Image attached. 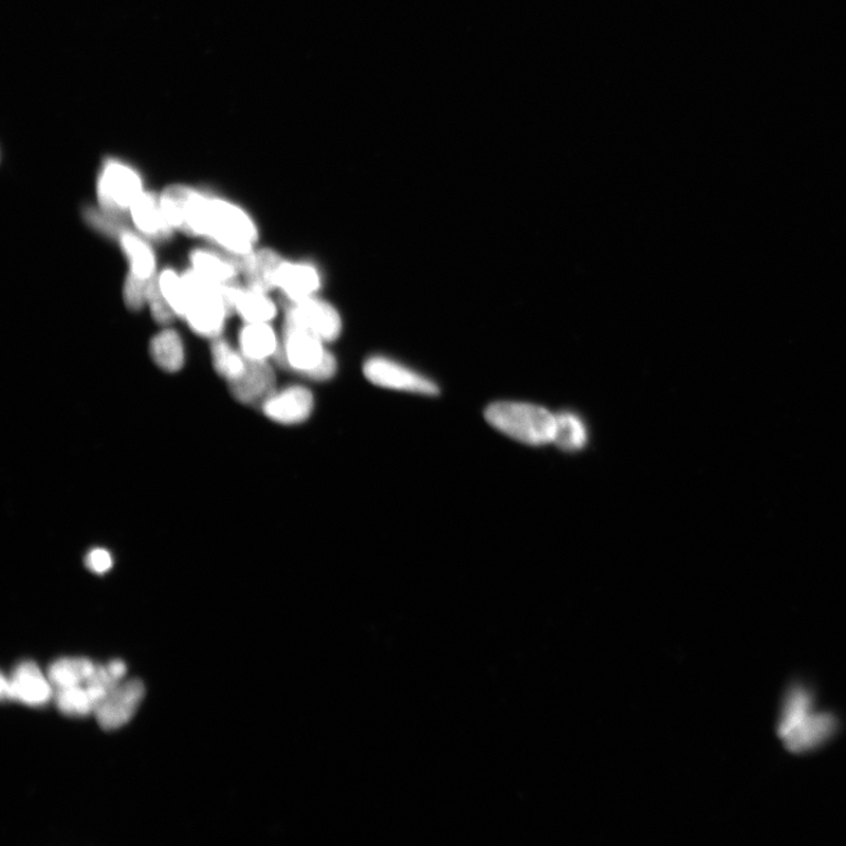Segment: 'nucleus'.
<instances>
[{
    "instance_id": "1",
    "label": "nucleus",
    "mask_w": 846,
    "mask_h": 846,
    "mask_svg": "<svg viewBox=\"0 0 846 846\" xmlns=\"http://www.w3.org/2000/svg\"><path fill=\"white\" fill-rule=\"evenodd\" d=\"M837 725L834 715L815 710L814 698L807 689L796 686L785 696L779 736L790 752L805 753L829 741Z\"/></svg>"
},
{
    "instance_id": "2",
    "label": "nucleus",
    "mask_w": 846,
    "mask_h": 846,
    "mask_svg": "<svg viewBox=\"0 0 846 846\" xmlns=\"http://www.w3.org/2000/svg\"><path fill=\"white\" fill-rule=\"evenodd\" d=\"M489 425L519 443L543 446L554 443L557 414L537 404L500 401L491 403L485 412Z\"/></svg>"
},
{
    "instance_id": "3",
    "label": "nucleus",
    "mask_w": 846,
    "mask_h": 846,
    "mask_svg": "<svg viewBox=\"0 0 846 846\" xmlns=\"http://www.w3.org/2000/svg\"><path fill=\"white\" fill-rule=\"evenodd\" d=\"M201 236L211 239L225 253L245 256L254 251L260 233L243 209L230 201L208 197L201 220Z\"/></svg>"
},
{
    "instance_id": "4",
    "label": "nucleus",
    "mask_w": 846,
    "mask_h": 846,
    "mask_svg": "<svg viewBox=\"0 0 846 846\" xmlns=\"http://www.w3.org/2000/svg\"><path fill=\"white\" fill-rule=\"evenodd\" d=\"M326 342L307 330L284 325L281 347L275 360L289 371L311 381L325 382L338 372L335 355Z\"/></svg>"
},
{
    "instance_id": "5",
    "label": "nucleus",
    "mask_w": 846,
    "mask_h": 846,
    "mask_svg": "<svg viewBox=\"0 0 846 846\" xmlns=\"http://www.w3.org/2000/svg\"><path fill=\"white\" fill-rule=\"evenodd\" d=\"M187 293L186 319L193 332L202 338L216 339L222 335L231 307L225 286H219L191 269L182 274Z\"/></svg>"
},
{
    "instance_id": "6",
    "label": "nucleus",
    "mask_w": 846,
    "mask_h": 846,
    "mask_svg": "<svg viewBox=\"0 0 846 846\" xmlns=\"http://www.w3.org/2000/svg\"><path fill=\"white\" fill-rule=\"evenodd\" d=\"M142 192L141 178L133 168L118 160L104 163L97 186L102 211L113 216L130 211Z\"/></svg>"
},
{
    "instance_id": "7",
    "label": "nucleus",
    "mask_w": 846,
    "mask_h": 846,
    "mask_svg": "<svg viewBox=\"0 0 846 846\" xmlns=\"http://www.w3.org/2000/svg\"><path fill=\"white\" fill-rule=\"evenodd\" d=\"M362 371L368 381L381 389L425 396L440 394L438 385L433 380L388 357L368 358Z\"/></svg>"
},
{
    "instance_id": "8",
    "label": "nucleus",
    "mask_w": 846,
    "mask_h": 846,
    "mask_svg": "<svg viewBox=\"0 0 846 846\" xmlns=\"http://www.w3.org/2000/svg\"><path fill=\"white\" fill-rule=\"evenodd\" d=\"M284 325L307 330L326 343L338 340L343 329L339 310L317 296L300 302H286Z\"/></svg>"
},
{
    "instance_id": "9",
    "label": "nucleus",
    "mask_w": 846,
    "mask_h": 846,
    "mask_svg": "<svg viewBox=\"0 0 846 846\" xmlns=\"http://www.w3.org/2000/svg\"><path fill=\"white\" fill-rule=\"evenodd\" d=\"M207 200L208 195L182 186L170 187L160 195L161 208L170 226L192 236H200Z\"/></svg>"
},
{
    "instance_id": "10",
    "label": "nucleus",
    "mask_w": 846,
    "mask_h": 846,
    "mask_svg": "<svg viewBox=\"0 0 846 846\" xmlns=\"http://www.w3.org/2000/svg\"><path fill=\"white\" fill-rule=\"evenodd\" d=\"M0 695L3 700L43 707L54 697V688L41 668L28 660L14 669L12 677L2 676Z\"/></svg>"
},
{
    "instance_id": "11",
    "label": "nucleus",
    "mask_w": 846,
    "mask_h": 846,
    "mask_svg": "<svg viewBox=\"0 0 846 846\" xmlns=\"http://www.w3.org/2000/svg\"><path fill=\"white\" fill-rule=\"evenodd\" d=\"M145 697L140 679L120 684L95 712L98 725L106 731L117 730L134 719Z\"/></svg>"
},
{
    "instance_id": "12",
    "label": "nucleus",
    "mask_w": 846,
    "mask_h": 846,
    "mask_svg": "<svg viewBox=\"0 0 846 846\" xmlns=\"http://www.w3.org/2000/svg\"><path fill=\"white\" fill-rule=\"evenodd\" d=\"M264 414L281 425H299L315 410V395L302 384H292L275 391L263 404Z\"/></svg>"
},
{
    "instance_id": "13",
    "label": "nucleus",
    "mask_w": 846,
    "mask_h": 846,
    "mask_svg": "<svg viewBox=\"0 0 846 846\" xmlns=\"http://www.w3.org/2000/svg\"><path fill=\"white\" fill-rule=\"evenodd\" d=\"M277 377L268 360H248L246 371L241 378L229 382L233 398L248 406L262 404L277 390Z\"/></svg>"
},
{
    "instance_id": "14",
    "label": "nucleus",
    "mask_w": 846,
    "mask_h": 846,
    "mask_svg": "<svg viewBox=\"0 0 846 846\" xmlns=\"http://www.w3.org/2000/svg\"><path fill=\"white\" fill-rule=\"evenodd\" d=\"M321 285V273L310 263L285 261L277 275V289L290 303L316 297Z\"/></svg>"
},
{
    "instance_id": "15",
    "label": "nucleus",
    "mask_w": 846,
    "mask_h": 846,
    "mask_svg": "<svg viewBox=\"0 0 846 846\" xmlns=\"http://www.w3.org/2000/svg\"><path fill=\"white\" fill-rule=\"evenodd\" d=\"M269 293L236 284L225 286L226 300L245 322H271L278 315V307Z\"/></svg>"
},
{
    "instance_id": "16",
    "label": "nucleus",
    "mask_w": 846,
    "mask_h": 846,
    "mask_svg": "<svg viewBox=\"0 0 846 846\" xmlns=\"http://www.w3.org/2000/svg\"><path fill=\"white\" fill-rule=\"evenodd\" d=\"M284 262V257L271 248L254 250L242 256V273L247 286L266 293L277 289V275Z\"/></svg>"
},
{
    "instance_id": "17",
    "label": "nucleus",
    "mask_w": 846,
    "mask_h": 846,
    "mask_svg": "<svg viewBox=\"0 0 846 846\" xmlns=\"http://www.w3.org/2000/svg\"><path fill=\"white\" fill-rule=\"evenodd\" d=\"M241 257L232 254H218L209 250H195L190 255L192 269L202 278L219 286L235 284L242 273Z\"/></svg>"
},
{
    "instance_id": "18",
    "label": "nucleus",
    "mask_w": 846,
    "mask_h": 846,
    "mask_svg": "<svg viewBox=\"0 0 846 846\" xmlns=\"http://www.w3.org/2000/svg\"><path fill=\"white\" fill-rule=\"evenodd\" d=\"M130 213L134 224L145 236L155 239V241H163L172 234L173 229L165 218L160 195L142 192L134 202Z\"/></svg>"
},
{
    "instance_id": "19",
    "label": "nucleus",
    "mask_w": 846,
    "mask_h": 846,
    "mask_svg": "<svg viewBox=\"0 0 846 846\" xmlns=\"http://www.w3.org/2000/svg\"><path fill=\"white\" fill-rule=\"evenodd\" d=\"M239 347L246 359L265 361L277 356L281 340L269 322H246L239 335Z\"/></svg>"
},
{
    "instance_id": "20",
    "label": "nucleus",
    "mask_w": 846,
    "mask_h": 846,
    "mask_svg": "<svg viewBox=\"0 0 846 846\" xmlns=\"http://www.w3.org/2000/svg\"><path fill=\"white\" fill-rule=\"evenodd\" d=\"M114 237L130 264V274L147 282L155 278L157 264L151 246L142 237L124 228H120Z\"/></svg>"
},
{
    "instance_id": "21",
    "label": "nucleus",
    "mask_w": 846,
    "mask_h": 846,
    "mask_svg": "<svg viewBox=\"0 0 846 846\" xmlns=\"http://www.w3.org/2000/svg\"><path fill=\"white\" fill-rule=\"evenodd\" d=\"M97 665L88 658H62L50 666L47 677L54 691L71 687L85 686Z\"/></svg>"
},
{
    "instance_id": "22",
    "label": "nucleus",
    "mask_w": 846,
    "mask_h": 846,
    "mask_svg": "<svg viewBox=\"0 0 846 846\" xmlns=\"http://www.w3.org/2000/svg\"><path fill=\"white\" fill-rule=\"evenodd\" d=\"M150 352L154 361L165 372H179L186 363V349L175 329L161 330L152 339Z\"/></svg>"
},
{
    "instance_id": "23",
    "label": "nucleus",
    "mask_w": 846,
    "mask_h": 846,
    "mask_svg": "<svg viewBox=\"0 0 846 846\" xmlns=\"http://www.w3.org/2000/svg\"><path fill=\"white\" fill-rule=\"evenodd\" d=\"M211 356L214 370L229 382L241 378L246 371L247 359L224 339H213Z\"/></svg>"
},
{
    "instance_id": "24",
    "label": "nucleus",
    "mask_w": 846,
    "mask_h": 846,
    "mask_svg": "<svg viewBox=\"0 0 846 846\" xmlns=\"http://www.w3.org/2000/svg\"><path fill=\"white\" fill-rule=\"evenodd\" d=\"M588 443V432L582 419L569 412L557 414L554 444L564 452L581 451Z\"/></svg>"
},
{
    "instance_id": "25",
    "label": "nucleus",
    "mask_w": 846,
    "mask_h": 846,
    "mask_svg": "<svg viewBox=\"0 0 846 846\" xmlns=\"http://www.w3.org/2000/svg\"><path fill=\"white\" fill-rule=\"evenodd\" d=\"M53 698L59 710L66 716L85 717L96 712L85 686L56 690Z\"/></svg>"
},
{
    "instance_id": "26",
    "label": "nucleus",
    "mask_w": 846,
    "mask_h": 846,
    "mask_svg": "<svg viewBox=\"0 0 846 846\" xmlns=\"http://www.w3.org/2000/svg\"><path fill=\"white\" fill-rule=\"evenodd\" d=\"M158 283L165 300L172 307L176 316L186 318L187 293L186 287H183L182 275L172 268H167L159 274Z\"/></svg>"
},
{
    "instance_id": "27",
    "label": "nucleus",
    "mask_w": 846,
    "mask_h": 846,
    "mask_svg": "<svg viewBox=\"0 0 846 846\" xmlns=\"http://www.w3.org/2000/svg\"><path fill=\"white\" fill-rule=\"evenodd\" d=\"M147 304L150 305L152 316L159 324H170L177 317L172 307L165 300L156 277L150 281L149 287H147Z\"/></svg>"
},
{
    "instance_id": "28",
    "label": "nucleus",
    "mask_w": 846,
    "mask_h": 846,
    "mask_svg": "<svg viewBox=\"0 0 846 846\" xmlns=\"http://www.w3.org/2000/svg\"><path fill=\"white\" fill-rule=\"evenodd\" d=\"M149 283L150 281H142L136 277V275L128 273L123 289L124 302L128 308L139 310L147 304V287H149Z\"/></svg>"
},
{
    "instance_id": "29",
    "label": "nucleus",
    "mask_w": 846,
    "mask_h": 846,
    "mask_svg": "<svg viewBox=\"0 0 846 846\" xmlns=\"http://www.w3.org/2000/svg\"><path fill=\"white\" fill-rule=\"evenodd\" d=\"M85 565L89 572L103 575L112 570L114 560L106 549L96 548L88 551L85 558Z\"/></svg>"
}]
</instances>
